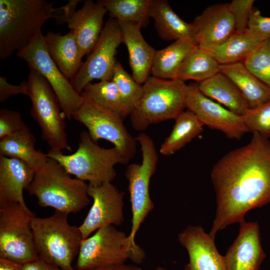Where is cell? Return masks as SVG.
<instances>
[{"instance_id":"cell-28","label":"cell","mask_w":270,"mask_h":270,"mask_svg":"<svg viewBox=\"0 0 270 270\" xmlns=\"http://www.w3.org/2000/svg\"><path fill=\"white\" fill-rule=\"evenodd\" d=\"M196 46L194 42L184 40L174 41L166 48L156 50L150 74L164 80H174L182 62Z\"/></svg>"},{"instance_id":"cell-27","label":"cell","mask_w":270,"mask_h":270,"mask_svg":"<svg viewBox=\"0 0 270 270\" xmlns=\"http://www.w3.org/2000/svg\"><path fill=\"white\" fill-rule=\"evenodd\" d=\"M266 39L248 28L235 31L224 42L208 52L220 64L243 62Z\"/></svg>"},{"instance_id":"cell-34","label":"cell","mask_w":270,"mask_h":270,"mask_svg":"<svg viewBox=\"0 0 270 270\" xmlns=\"http://www.w3.org/2000/svg\"><path fill=\"white\" fill-rule=\"evenodd\" d=\"M242 62L253 74L270 88V38Z\"/></svg>"},{"instance_id":"cell-37","label":"cell","mask_w":270,"mask_h":270,"mask_svg":"<svg viewBox=\"0 0 270 270\" xmlns=\"http://www.w3.org/2000/svg\"><path fill=\"white\" fill-rule=\"evenodd\" d=\"M21 114L16 110H0V140L12 136L26 126Z\"/></svg>"},{"instance_id":"cell-8","label":"cell","mask_w":270,"mask_h":270,"mask_svg":"<svg viewBox=\"0 0 270 270\" xmlns=\"http://www.w3.org/2000/svg\"><path fill=\"white\" fill-rule=\"evenodd\" d=\"M26 95L30 100V114L38 124L42 138L51 150L72 151L68 141L66 116L58 96L48 82L30 68Z\"/></svg>"},{"instance_id":"cell-39","label":"cell","mask_w":270,"mask_h":270,"mask_svg":"<svg viewBox=\"0 0 270 270\" xmlns=\"http://www.w3.org/2000/svg\"><path fill=\"white\" fill-rule=\"evenodd\" d=\"M27 82L22 81L18 85H12L9 84L6 78L0 77V102H4L9 98L22 94L26 95Z\"/></svg>"},{"instance_id":"cell-10","label":"cell","mask_w":270,"mask_h":270,"mask_svg":"<svg viewBox=\"0 0 270 270\" xmlns=\"http://www.w3.org/2000/svg\"><path fill=\"white\" fill-rule=\"evenodd\" d=\"M34 216L20 203L0 204V258L22 264L38 258L31 226Z\"/></svg>"},{"instance_id":"cell-4","label":"cell","mask_w":270,"mask_h":270,"mask_svg":"<svg viewBox=\"0 0 270 270\" xmlns=\"http://www.w3.org/2000/svg\"><path fill=\"white\" fill-rule=\"evenodd\" d=\"M46 154L58 162L70 175L92 186L112 182L116 175L114 166L128 162L116 148L99 146L86 131L80 133L78 148L73 154H66L62 151L50 149Z\"/></svg>"},{"instance_id":"cell-2","label":"cell","mask_w":270,"mask_h":270,"mask_svg":"<svg viewBox=\"0 0 270 270\" xmlns=\"http://www.w3.org/2000/svg\"><path fill=\"white\" fill-rule=\"evenodd\" d=\"M56 3L44 0H0L1 60L26 47L42 32L48 20H58L64 8H54Z\"/></svg>"},{"instance_id":"cell-42","label":"cell","mask_w":270,"mask_h":270,"mask_svg":"<svg viewBox=\"0 0 270 270\" xmlns=\"http://www.w3.org/2000/svg\"><path fill=\"white\" fill-rule=\"evenodd\" d=\"M23 266L21 263L0 258V270H24Z\"/></svg>"},{"instance_id":"cell-25","label":"cell","mask_w":270,"mask_h":270,"mask_svg":"<svg viewBox=\"0 0 270 270\" xmlns=\"http://www.w3.org/2000/svg\"><path fill=\"white\" fill-rule=\"evenodd\" d=\"M35 144L34 134L26 126L19 132L0 140V155L20 160L36 172L48 158L36 148Z\"/></svg>"},{"instance_id":"cell-32","label":"cell","mask_w":270,"mask_h":270,"mask_svg":"<svg viewBox=\"0 0 270 270\" xmlns=\"http://www.w3.org/2000/svg\"><path fill=\"white\" fill-rule=\"evenodd\" d=\"M80 95L83 99L112 112L124 119L128 116L118 90L112 80L89 83Z\"/></svg>"},{"instance_id":"cell-17","label":"cell","mask_w":270,"mask_h":270,"mask_svg":"<svg viewBox=\"0 0 270 270\" xmlns=\"http://www.w3.org/2000/svg\"><path fill=\"white\" fill-rule=\"evenodd\" d=\"M178 239L188 254L184 270H226L224 257L218 252L214 238L201 226H188Z\"/></svg>"},{"instance_id":"cell-30","label":"cell","mask_w":270,"mask_h":270,"mask_svg":"<svg viewBox=\"0 0 270 270\" xmlns=\"http://www.w3.org/2000/svg\"><path fill=\"white\" fill-rule=\"evenodd\" d=\"M220 66L208 52L196 46L182 62L175 79L184 82L193 80L199 83L219 72Z\"/></svg>"},{"instance_id":"cell-12","label":"cell","mask_w":270,"mask_h":270,"mask_svg":"<svg viewBox=\"0 0 270 270\" xmlns=\"http://www.w3.org/2000/svg\"><path fill=\"white\" fill-rule=\"evenodd\" d=\"M72 118L86 127L94 142L97 143L102 139L106 140L128 162L134 158L138 142L128 132L124 118L120 116L83 99L82 104L74 112Z\"/></svg>"},{"instance_id":"cell-41","label":"cell","mask_w":270,"mask_h":270,"mask_svg":"<svg viewBox=\"0 0 270 270\" xmlns=\"http://www.w3.org/2000/svg\"><path fill=\"white\" fill-rule=\"evenodd\" d=\"M24 270H62L38 258L32 262L24 264Z\"/></svg>"},{"instance_id":"cell-35","label":"cell","mask_w":270,"mask_h":270,"mask_svg":"<svg viewBox=\"0 0 270 270\" xmlns=\"http://www.w3.org/2000/svg\"><path fill=\"white\" fill-rule=\"evenodd\" d=\"M241 116L249 132H256L270 139V100L248 108Z\"/></svg>"},{"instance_id":"cell-19","label":"cell","mask_w":270,"mask_h":270,"mask_svg":"<svg viewBox=\"0 0 270 270\" xmlns=\"http://www.w3.org/2000/svg\"><path fill=\"white\" fill-rule=\"evenodd\" d=\"M108 12L98 1H84L68 21V27L75 36L84 56L90 53L97 43L104 28V18Z\"/></svg>"},{"instance_id":"cell-38","label":"cell","mask_w":270,"mask_h":270,"mask_svg":"<svg viewBox=\"0 0 270 270\" xmlns=\"http://www.w3.org/2000/svg\"><path fill=\"white\" fill-rule=\"evenodd\" d=\"M248 28L266 38H270V17L262 16L259 10L254 8L250 16Z\"/></svg>"},{"instance_id":"cell-43","label":"cell","mask_w":270,"mask_h":270,"mask_svg":"<svg viewBox=\"0 0 270 270\" xmlns=\"http://www.w3.org/2000/svg\"><path fill=\"white\" fill-rule=\"evenodd\" d=\"M72 270H76L75 268H73ZM93 270H144L141 268L132 264H125L99 268L94 269Z\"/></svg>"},{"instance_id":"cell-22","label":"cell","mask_w":270,"mask_h":270,"mask_svg":"<svg viewBox=\"0 0 270 270\" xmlns=\"http://www.w3.org/2000/svg\"><path fill=\"white\" fill-rule=\"evenodd\" d=\"M44 39L48 52L62 73L70 81L76 76L82 64L84 55L70 30L62 35L48 31Z\"/></svg>"},{"instance_id":"cell-14","label":"cell","mask_w":270,"mask_h":270,"mask_svg":"<svg viewBox=\"0 0 270 270\" xmlns=\"http://www.w3.org/2000/svg\"><path fill=\"white\" fill-rule=\"evenodd\" d=\"M186 108L194 114L204 126L222 132L230 139L240 140L249 132L241 116L206 96L197 84L188 85Z\"/></svg>"},{"instance_id":"cell-29","label":"cell","mask_w":270,"mask_h":270,"mask_svg":"<svg viewBox=\"0 0 270 270\" xmlns=\"http://www.w3.org/2000/svg\"><path fill=\"white\" fill-rule=\"evenodd\" d=\"M203 126L194 114L184 110L176 118L171 132L161 144L160 154L165 156L173 154L201 134Z\"/></svg>"},{"instance_id":"cell-31","label":"cell","mask_w":270,"mask_h":270,"mask_svg":"<svg viewBox=\"0 0 270 270\" xmlns=\"http://www.w3.org/2000/svg\"><path fill=\"white\" fill-rule=\"evenodd\" d=\"M110 18L118 22H128L146 26L150 18L152 0H100Z\"/></svg>"},{"instance_id":"cell-20","label":"cell","mask_w":270,"mask_h":270,"mask_svg":"<svg viewBox=\"0 0 270 270\" xmlns=\"http://www.w3.org/2000/svg\"><path fill=\"white\" fill-rule=\"evenodd\" d=\"M118 24L122 42L128 51L132 76L137 82L142 84L150 76L156 50L145 40L140 25L128 22Z\"/></svg>"},{"instance_id":"cell-13","label":"cell","mask_w":270,"mask_h":270,"mask_svg":"<svg viewBox=\"0 0 270 270\" xmlns=\"http://www.w3.org/2000/svg\"><path fill=\"white\" fill-rule=\"evenodd\" d=\"M122 42L118 22L110 18L105 24L98 40L88 58L70 82L76 92L81 94L84 87L95 80H111L117 61V48Z\"/></svg>"},{"instance_id":"cell-40","label":"cell","mask_w":270,"mask_h":270,"mask_svg":"<svg viewBox=\"0 0 270 270\" xmlns=\"http://www.w3.org/2000/svg\"><path fill=\"white\" fill-rule=\"evenodd\" d=\"M82 0H70L64 6V11L60 14L58 24H64L67 23L68 20L72 17L73 14L76 12V8L77 5Z\"/></svg>"},{"instance_id":"cell-18","label":"cell","mask_w":270,"mask_h":270,"mask_svg":"<svg viewBox=\"0 0 270 270\" xmlns=\"http://www.w3.org/2000/svg\"><path fill=\"white\" fill-rule=\"evenodd\" d=\"M238 235L224 256L226 270H258L266 257L256 222L244 220Z\"/></svg>"},{"instance_id":"cell-15","label":"cell","mask_w":270,"mask_h":270,"mask_svg":"<svg viewBox=\"0 0 270 270\" xmlns=\"http://www.w3.org/2000/svg\"><path fill=\"white\" fill-rule=\"evenodd\" d=\"M88 194L93 203L83 222L78 226L82 239L102 226H120L123 223V192L108 182L98 186L88 184Z\"/></svg>"},{"instance_id":"cell-11","label":"cell","mask_w":270,"mask_h":270,"mask_svg":"<svg viewBox=\"0 0 270 270\" xmlns=\"http://www.w3.org/2000/svg\"><path fill=\"white\" fill-rule=\"evenodd\" d=\"M32 68L48 82L58 98L66 118L72 115L81 106L83 99L72 86L70 80L62 73L49 54L42 32H40L24 48L16 52Z\"/></svg>"},{"instance_id":"cell-33","label":"cell","mask_w":270,"mask_h":270,"mask_svg":"<svg viewBox=\"0 0 270 270\" xmlns=\"http://www.w3.org/2000/svg\"><path fill=\"white\" fill-rule=\"evenodd\" d=\"M112 80L115 84L125 108L130 115L142 96V84L137 82L125 70L119 62L116 63Z\"/></svg>"},{"instance_id":"cell-44","label":"cell","mask_w":270,"mask_h":270,"mask_svg":"<svg viewBox=\"0 0 270 270\" xmlns=\"http://www.w3.org/2000/svg\"><path fill=\"white\" fill-rule=\"evenodd\" d=\"M155 270H167L166 268L162 266H158Z\"/></svg>"},{"instance_id":"cell-6","label":"cell","mask_w":270,"mask_h":270,"mask_svg":"<svg viewBox=\"0 0 270 270\" xmlns=\"http://www.w3.org/2000/svg\"><path fill=\"white\" fill-rule=\"evenodd\" d=\"M143 94L130 114L134 129L142 132L152 124L176 118L186 108L188 85L178 79L150 76L142 84Z\"/></svg>"},{"instance_id":"cell-26","label":"cell","mask_w":270,"mask_h":270,"mask_svg":"<svg viewBox=\"0 0 270 270\" xmlns=\"http://www.w3.org/2000/svg\"><path fill=\"white\" fill-rule=\"evenodd\" d=\"M202 94L242 116L250 108L248 102L235 84L224 74L218 72L212 78L198 83Z\"/></svg>"},{"instance_id":"cell-1","label":"cell","mask_w":270,"mask_h":270,"mask_svg":"<svg viewBox=\"0 0 270 270\" xmlns=\"http://www.w3.org/2000/svg\"><path fill=\"white\" fill-rule=\"evenodd\" d=\"M210 177L216 208L210 236L244 220L250 210L270 204V140L252 132L246 144L213 166Z\"/></svg>"},{"instance_id":"cell-21","label":"cell","mask_w":270,"mask_h":270,"mask_svg":"<svg viewBox=\"0 0 270 270\" xmlns=\"http://www.w3.org/2000/svg\"><path fill=\"white\" fill-rule=\"evenodd\" d=\"M34 172L23 161L0 155V204L18 202L27 208L23 192L32 182Z\"/></svg>"},{"instance_id":"cell-5","label":"cell","mask_w":270,"mask_h":270,"mask_svg":"<svg viewBox=\"0 0 270 270\" xmlns=\"http://www.w3.org/2000/svg\"><path fill=\"white\" fill-rule=\"evenodd\" d=\"M68 214L55 210L47 218L34 216L31 226L38 258L60 268L72 270L82 240L76 226L70 225Z\"/></svg>"},{"instance_id":"cell-9","label":"cell","mask_w":270,"mask_h":270,"mask_svg":"<svg viewBox=\"0 0 270 270\" xmlns=\"http://www.w3.org/2000/svg\"><path fill=\"white\" fill-rule=\"evenodd\" d=\"M136 138L140 146L142 163L128 165L124 174L128 182V190L132 212V226L128 237L134 245L137 244L135 238L140 225L154 208L149 186L158 161L154 142L149 136L141 132Z\"/></svg>"},{"instance_id":"cell-7","label":"cell","mask_w":270,"mask_h":270,"mask_svg":"<svg viewBox=\"0 0 270 270\" xmlns=\"http://www.w3.org/2000/svg\"><path fill=\"white\" fill-rule=\"evenodd\" d=\"M145 258L144 250L133 244L128 235L114 226L108 225L82 240L75 268L93 270L123 264L128 259L140 264Z\"/></svg>"},{"instance_id":"cell-36","label":"cell","mask_w":270,"mask_h":270,"mask_svg":"<svg viewBox=\"0 0 270 270\" xmlns=\"http://www.w3.org/2000/svg\"><path fill=\"white\" fill-rule=\"evenodd\" d=\"M254 0H233L228 4L236 31H242L248 28L250 16L254 9Z\"/></svg>"},{"instance_id":"cell-16","label":"cell","mask_w":270,"mask_h":270,"mask_svg":"<svg viewBox=\"0 0 270 270\" xmlns=\"http://www.w3.org/2000/svg\"><path fill=\"white\" fill-rule=\"evenodd\" d=\"M192 24L198 46L208 52L220 45L236 31L234 20L226 3L208 6Z\"/></svg>"},{"instance_id":"cell-3","label":"cell","mask_w":270,"mask_h":270,"mask_svg":"<svg viewBox=\"0 0 270 270\" xmlns=\"http://www.w3.org/2000/svg\"><path fill=\"white\" fill-rule=\"evenodd\" d=\"M88 188L86 182L72 178L58 162L48 158L35 172L26 190L37 198L40 206L68 214L80 212L90 204Z\"/></svg>"},{"instance_id":"cell-23","label":"cell","mask_w":270,"mask_h":270,"mask_svg":"<svg viewBox=\"0 0 270 270\" xmlns=\"http://www.w3.org/2000/svg\"><path fill=\"white\" fill-rule=\"evenodd\" d=\"M149 16L161 38L167 40H186L197 45L192 24L182 20L166 0H152Z\"/></svg>"},{"instance_id":"cell-24","label":"cell","mask_w":270,"mask_h":270,"mask_svg":"<svg viewBox=\"0 0 270 270\" xmlns=\"http://www.w3.org/2000/svg\"><path fill=\"white\" fill-rule=\"evenodd\" d=\"M220 72L235 84L250 108L270 100V88L253 74L242 62L220 64Z\"/></svg>"}]
</instances>
